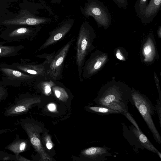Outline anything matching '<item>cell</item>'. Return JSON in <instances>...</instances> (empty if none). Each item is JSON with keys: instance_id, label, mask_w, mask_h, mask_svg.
Returning <instances> with one entry per match:
<instances>
[{"instance_id": "cell-21", "label": "cell", "mask_w": 161, "mask_h": 161, "mask_svg": "<svg viewBox=\"0 0 161 161\" xmlns=\"http://www.w3.org/2000/svg\"><path fill=\"white\" fill-rule=\"evenodd\" d=\"M7 86H5L2 81H0V103L4 101L8 95Z\"/></svg>"}, {"instance_id": "cell-24", "label": "cell", "mask_w": 161, "mask_h": 161, "mask_svg": "<svg viewBox=\"0 0 161 161\" xmlns=\"http://www.w3.org/2000/svg\"><path fill=\"white\" fill-rule=\"evenodd\" d=\"M124 114L129 120L132 123L133 125L136 127V128L139 130H141L140 129L138 125L136 124V122L133 119V118L130 115V114L127 112L123 114Z\"/></svg>"}, {"instance_id": "cell-18", "label": "cell", "mask_w": 161, "mask_h": 161, "mask_svg": "<svg viewBox=\"0 0 161 161\" xmlns=\"http://www.w3.org/2000/svg\"><path fill=\"white\" fill-rule=\"evenodd\" d=\"M53 89L56 97L62 101L66 100L68 95L65 90L60 86H53Z\"/></svg>"}, {"instance_id": "cell-20", "label": "cell", "mask_w": 161, "mask_h": 161, "mask_svg": "<svg viewBox=\"0 0 161 161\" xmlns=\"http://www.w3.org/2000/svg\"><path fill=\"white\" fill-rule=\"evenodd\" d=\"M41 86L43 91L46 94H49L51 92V88L55 85L53 81H44L41 83Z\"/></svg>"}, {"instance_id": "cell-1", "label": "cell", "mask_w": 161, "mask_h": 161, "mask_svg": "<svg viewBox=\"0 0 161 161\" xmlns=\"http://www.w3.org/2000/svg\"><path fill=\"white\" fill-rule=\"evenodd\" d=\"M131 91L121 89L109 88L103 89L97 98L98 105L106 107L120 112L121 114L128 110V104L130 102L134 105Z\"/></svg>"}, {"instance_id": "cell-19", "label": "cell", "mask_w": 161, "mask_h": 161, "mask_svg": "<svg viewBox=\"0 0 161 161\" xmlns=\"http://www.w3.org/2000/svg\"><path fill=\"white\" fill-rule=\"evenodd\" d=\"M148 0H137L134 5L135 10L137 16L144 9L147 5Z\"/></svg>"}, {"instance_id": "cell-33", "label": "cell", "mask_w": 161, "mask_h": 161, "mask_svg": "<svg viewBox=\"0 0 161 161\" xmlns=\"http://www.w3.org/2000/svg\"><path fill=\"white\" fill-rule=\"evenodd\" d=\"M1 30H2L1 29H0V32L1 31Z\"/></svg>"}, {"instance_id": "cell-26", "label": "cell", "mask_w": 161, "mask_h": 161, "mask_svg": "<svg viewBox=\"0 0 161 161\" xmlns=\"http://www.w3.org/2000/svg\"><path fill=\"white\" fill-rule=\"evenodd\" d=\"M16 156L17 161H30L23 156H21L20 154L15 155Z\"/></svg>"}, {"instance_id": "cell-27", "label": "cell", "mask_w": 161, "mask_h": 161, "mask_svg": "<svg viewBox=\"0 0 161 161\" xmlns=\"http://www.w3.org/2000/svg\"><path fill=\"white\" fill-rule=\"evenodd\" d=\"M151 51V47L149 45H147L146 46L144 49V53L146 55H147L149 54Z\"/></svg>"}, {"instance_id": "cell-5", "label": "cell", "mask_w": 161, "mask_h": 161, "mask_svg": "<svg viewBox=\"0 0 161 161\" xmlns=\"http://www.w3.org/2000/svg\"><path fill=\"white\" fill-rule=\"evenodd\" d=\"M2 81L6 86L19 87L32 81L35 76L24 73L10 67L5 63H0Z\"/></svg>"}, {"instance_id": "cell-22", "label": "cell", "mask_w": 161, "mask_h": 161, "mask_svg": "<svg viewBox=\"0 0 161 161\" xmlns=\"http://www.w3.org/2000/svg\"><path fill=\"white\" fill-rule=\"evenodd\" d=\"M0 159L3 160L17 161L15 155L9 154L2 150H0Z\"/></svg>"}, {"instance_id": "cell-16", "label": "cell", "mask_w": 161, "mask_h": 161, "mask_svg": "<svg viewBox=\"0 0 161 161\" xmlns=\"http://www.w3.org/2000/svg\"><path fill=\"white\" fill-rule=\"evenodd\" d=\"M24 48L22 45L15 46L0 45V58L19 55L20 51Z\"/></svg>"}, {"instance_id": "cell-4", "label": "cell", "mask_w": 161, "mask_h": 161, "mask_svg": "<svg viewBox=\"0 0 161 161\" xmlns=\"http://www.w3.org/2000/svg\"><path fill=\"white\" fill-rule=\"evenodd\" d=\"M80 9L85 16L92 17L99 27L103 26L106 29L110 25L111 15L107 7L101 1L89 0Z\"/></svg>"}, {"instance_id": "cell-12", "label": "cell", "mask_w": 161, "mask_h": 161, "mask_svg": "<svg viewBox=\"0 0 161 161\" xmlns=\"http://www.w3.org/2000/svg\"><path fill=\"white\" fill-rule=\"evenodd\" d=\"M161 9V0H150L143 11L137 16L144 24L150 23Z\"/></svg>"}, {"instance_id": "cell-11", "label": "cell", "mask_w": 161, "mask_h": 161, "mask_svg": "<svg viewBox=\"0 0 161 161\" xmlns=\"http://www.w3.org/2000/svg\"><path fill=\"white\" fill-rule=\"evenodd\" d=\"M20 61V62H14L8 65L11 68L35 76H42L47 74V69L44 65V63L36 64L29 63L25 59L21 58Z\"/></svg>"}, {"instance_id": "cell-15", "label": "cell", "mask_w": 161, "mask_h": 161, "mask_svg": "<svg viewBox=\"0 0 161 161\" xmlns=\"http://www.w3.org/2000/svg\"><path fill=\"white\" fill-rule=\"evenodd\" d=\"M132 131L139 142L143 147L147 150L157 154L161 158V153L154 147L147 136L141 131L133 127Z\"/></svg>"}, {"instance_id": "cell-23", "label": "cell", "mask_w": 161, "mask_h": 161, "mask_svg": "<svg viewBox=\"0 0 161 161\" xmlns=\"http://www.w3.org/2000/svg\"><path fill=\"white\" fill-rule=\"evenodd\" d=\"M120 8L126 9L128 5L127 0H112Z\"/></svg>"}, {"instance_id": "cell-25", "label": "cell", "mask_w": 161, "mask_h": 161, "mask_svg": "<svg viewBox=\"0 0 161 161\" xmlns=\"http://www.w3.org/2000/svg\"><path fill=\"white\" fill-rule=\"evenodd\" d=\"M17 128H15L13 129L9 128L0 129V135L4 133H6L8 132H12L17 130Z\"/></svg>"}, {"instance_id": "cell-30", "label": "cell", "mask_w": 161, "mask_h": 161, "mask_svg": "<svg viewBox=\"0 0 161 161\" xmlns=\"http://www.w3.org/2000/svg\"><path fill=\"white\" fill-rule=\"evenodd\" d=\"M116 56L117 58L120 60H123V57L119 52H117L116 53Z\"/></svg>"}, {"instance_id": "cell-17", "label": "cell", "mask_w": 161, "mask_h": 161, "mask_svg": "<svg viewBox=\"0 0 161 161\" xmlns=\"http://www.w3.org/2000/svg\"><path fill=\"white\" fill-rule=\"evenodd\" d=\"M89 108L91 111L102 115H107L113 114H121L119 111L99 105L90 107Z\"/></svg>"}, {"instance_id": "cell-8", "label": "cell", "mask_w": 161, "mask_h": 161, "mask_svg": "<svg viewBox=\"0 0 161 161\" xmlns=\"http://www.w3.org/2000/svg\"><path fill=\"white\" fill-rule=\"evenodd\" d=\"M75 40L73 38L69 41L60 50L57 54L54 55L49 65L47 74L55 80H59L62 78V72L64 63L69 48Z\"/></svg>"}, {"instance_id": "cell-29", "label": "cell", "mask_w": 161, "mask_h": 161, "mask_svg": "<svg viewBox=\"0 0 161 161\" xmlns=\"http://www.w3.org/2000/svg\"><path fill=\"white\" fill-rule=\"evenodd\" d=\"M48 109L51 111L54 110L55 109V105L52 103L50 104L48 107Z\"/></svg>"}, {"instance_id": "cell-9", "label": "cell", "mask_w": 161, "mask_h": 161, "mask_svg": "<svg viewBox=\"0 0 161 161\" xmlns=\"http://www.w3.org/2000/svg\"><path fill=\"white\" fill-rule=\"evenodd\" d=\"M50 20L49 18L36 16L28 11L25 10L14 19L4 20L2 24L7 25L37 26L47 23Z\"/></svg>"}, {"instance_id": "cell-10", "label": "cell", "mask_w": 161, "mask_h": 161, "mask_svg": "<svg viewBox=\"0 0 161 161\" xmlns=\"http://www.w3.org/2000/svg\"><path fill=\"white\" fill-rule=\"evenodd\" d=\"M74 21L73 19L66 20L49 32L48 37L40 47L39 50L44 49L63 38L71 29Z\"/></svg>"}, {"instance_id": "cell-6", "label": "cell", "mask_w": 161, "mask_h": 161, "mask_svg": "<svg viewBox=\"0 0 161 161\" xmlns=\"http://www.w3.org/2000/svg\"><path fill=\"white\" fill-rule=\"evenodd\" d=\"M39 101L38 98L27 93H21L15 97L12 103L6 108L3 115L6 117H14L25 114Z\"/></svg>"}, {"instance_id": "cell-32", "label": "cell", "mask_w": 161, "mask_h": 161, "mask_svg": "<svg viewBox=\"0 0 161 161\" xmlns=\"http://www.w3.org/2000/svg\"><path fill=\"white\" fill-rule=\"evenodd\" d=\"M158 33L159 36L160 37L161 34V26L160 25L158 30Z\"/></svg>"}, {"instance_id": "cell-14", "label": "cell", "mask_w": 161, "mask_h": 161, "mask_svg": "<svg viewBox=\"0 0 161 161\" xmlns=\"http://www.w3.org/2000/svg\"><path fill=\"white\" fill-rule=\"evenodd\" d=\"M30 141L28 139H22L18 134H16V138L13 141L9 143L4 148L13 153L14 155L27 151L29 148Z\"/></svg>"}, {"instance_id": "cell-28", "label": "cell", "mask_w": 161, "mask_h": 161, "mask_svg": "<svg viewBox=\"0 0 161 161\" xmlns=\"http://www.w3.org/2000/svg\"><path fill=\"white\" fill-rule=\"evenodd\" d=\"M46 146L47 148L48 149H51L53 147V144L48 139H47V140H46Z\"/></svg>"}, {"instance_id": "cell-7", "label": "cell", "mask_w": 161, "mask_h": 161, "mask_svg": "<svg viewBox=\"0 0 161 161\" xmlns=\"http://www.w3.org/2000/svg\"><path fill=\"white\" fill-rule=\"evenodd\" d=\"M41 28L40 26L34 27H9L2 31L0 38L8 42H18L32 40Z\"/></svg>"}, {"instance_id": "cell-31", "label": "cell", "mask_w": 161, "mask_h": 161, "mask_svg": "<svg viewBox=\"0 0 161 161\" xmlns=\"http://www.w3.org/2000/svg\"><path fill=\"white\" fill-rule=\"evenodd\" d=\"M63 0H50L51 2L55 3H60Z\"/></svg>"}, {"instance_id": "cell-2", "label": "cell", "mask_w": 161, "mask_h": 161, "mask_svg": "<svg viewBox=\"0 0 161 161\" xmlns=\"http://www.w3.org/2000/svg\"><path fill=\"white\" fill-rule=\"evenodd\" d=\"M95 36L93 29L89 23L84 22L81 25L76 42V64L78 68L80 80L82 82L83 66L86 56L89 52Z\"/></svg>"}, {"instance_id": "cell-3", "label": "cell", "mask_w": 161, "mask_h": 161, "mask_svg": "<svg viewBox=\"0 0 161 161\" xmlns=\"http://www.w3.org/2000/svg\"><path fill=\"white\" fill-rule=\"evenodd\" d=\"M132 98L137 109L152 132L155 141L159 144L161 137L153 122L154 108L151 101L146 96L137 92H132Z\"/></svg>"}, {"instance_id": "cell-13", "label": "cell", "mask_w": 161, "mask_h": 161, "mask_svg": "<svg viewBox=\"0 0 161 161\" xmlns=\"http://www.w3.org/2000/svg\"><path fill=\"white\" fill-rule=\"evenodd\" d=\"M110 148L104 147H92L84 150L82 154L85 156L94 159L104 161L107 157L110 156Z\"/></svg>"}]
</instances>
